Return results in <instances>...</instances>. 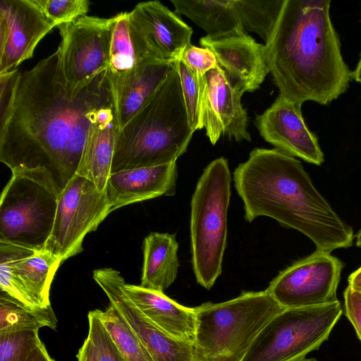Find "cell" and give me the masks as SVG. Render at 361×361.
Listing matches in <instances>:
<instances>
[{"label": "cell", "mask_w": 361, "mask_h": 361, "mask_svg": "<svg viewBox=\"0 0 361 361\" xmlns=\"http://www.w3.org/2000/svg\"><path fill=\"white\" fill-rule=\"evenodd\" d=\"M114 100L109 68L73 89L56 50L21 73L11 116L0 132V161L12 174L59 196L77 174L97 113Z\"/></svg>", "instance_id": "cell-1"}, {"label": "cell", "mask_w": 361, "mask_h": 361, "mask_svg": "<svg viewBox=\"0 0 361 361\" xmlns=\"http://www.w3.org/2000/svg\"><path fill=\"white\" fill-rule=\"evenodd\" d=\"M330 0H285L264 44L279 94L302 104L327 105L349 87L352 72L330 18Z\"/></svg>", "instance_id": "cell-2"}, {"label": "cell", "mask_w": 361, "mask_h": 361, "mask_svg": "<svg viewBox=\"0 0 361 361\" xmlns=\"http://www.w3.org/2000/svg\"><path fill=\"white\" fill-rule=\"evenodd\" d=\"M245 219L267 216L308 237L319 251L353 245V228L313 185L301 162L277 149L255 148L233 172Z\"/></svg>", "instance_id": "cell-3"}, {"label": "cell", "mask_w": 361, "mask_h": 361, "mask_svg": "<svg viewBox=\"0 0 361 361\" xmlns=\"http://www.w3.org/2000/svg\"><path fill=\"white\" fill-rule=\"evenodd\" d=\"M193 133L176 62L152 97L118 130L111 173L175 162Z\"/></svg>", "instance_id": "cell-4"}, {"label": "cell", "mask_w": 361, "mask_h": 361, "mask_svg": "<svg viewBox=\"0 0 361 361\" xmlns=\"http://www.w3.org/2000/svg\"><path fill=\"white\" fill-rule=\"evenodd\" d=\"M195 309L193 361H243L263 326L284 310L266 290Z\"/></svg>", "instance_id": "cell-5"}, {"label": "cell", "mask_w": 361, "mask_h": 361, "mask_svg": "<svg viewBox=\"0 0 361 361\" xmlns=\"http://www.w3.org/2000/svg\"><path fill=\"white\" fill-rule=\"evenodd\" d=\"M231 182L227 159H216L204 169L191 200L192 264L197 282L207 290L222 272Z\"/></svg>", "instance_id": "cell-6"}, {"label": "cell", "mask_w": 361, "mask_h": 361, "mask_svg": "<svg viewBox=\"0 0 361 361\" xmlns=\"http://www.w3.org/2000/svg\"><path fill=\"white\" fill-rule=\"evenodd\" d=\"M343 310L338 300L284 309L263 326L243 361H298L328 339Z\"/></svg>", "instance_id": "cell-7"}, {"label": "cell", "mask_w": 361, "mask_h": 361, "mask_svg": "<svg viewBox=\"0 0 361 361\" xmlns=\"http://www.w3.org/2000/svg\"><path fill=\"white\" fill-rule=\"evenodd\" d=\"M58 196L39 183L12 174L0 200V243L44 250L55 221Z\"/></svg>", "instance_id": "cell-8"}, {"label": "cell", "mask_w": 361, "mask_h": 361, "mask_svg": "<svg viewBox=\"0 0 361 361\" xmlns=\"http://www.w3.org/2000/svg\"><path fill=\"white\" fill-rule=\"evenodd\" d=\"M106 191L100 192L85 177L75 175L58 196L54 228L44 250L63 262L82 251L85 235L111 212Z\"/></svg>", "instance_id": "cell-9"}, {"label": "cell", "mask_w": 361, "mask_h": 361, "mask_svg": "<svg viewBox=\"0 0 361 361\" xmlns=\"http://www.w3.org/2000/svg\"><path fill=\"white\" fill-rule=\"evenodd\" d=\"M114 16H84L58 26L59 61L66 82L80 88L109 68Z\"/></svg>", "instance_id": "cell-10"}, {"label": "cell", "mask_w": 361, "mask_h": 361, "mask_svg": "<svg viewBox=\"0 0 361 361\" xmlns=\"http://www.w3.org/2000/svg\"><path fill=\"white\" fill-rule=\"evenodd\" d=\"M342 268L330 252L316 250L281 271L266 290L284 309L334 302Z\"/></svg>", "instance_id": "cell-11"}, {"label": "cell", "mask_w": 361, "mask_h": 361, "mask_svg": "<svg viewBox=\"0 0 361 361\" xmlns=\"http://www.w3.org/2000/svg\"><path fill=\"white\" fill-rule=\"evenodd\" d=\"M129 30L143 61L180 59L191 44L192 28L158 1L137 4L128 12Z\"/></svg>", "instance_id": "cell-12"}, {"label": "cell", "mask_w": 361, "mask_h": 361, "mask_svg": "<svg viewBox=\"0 0 361 361\" xmlns=\"http://www.w3.org/2000/svg\"><path fill=\"white\" fill-rule=\"evenodd\" d=\"M96 283L135 331L154 361H193V343L179 340L152 324L126 295L120 272L102 268L93 272Z\"/></svg>", "instance_id": "cell-13"}, {"label": "cell", "mask_w": 361, "mask_h": 361, "mask_svg": "<svg viewBox=\"0 0 361 361\" xmlns=\"http://www.w3.org/2000/svg\"><path fill=\"white\" fill-rule=\"evenodd\" d=\"M302 104L279 94L272 105L256 118L261 136L277 149L317 166L324 154L317 136L307 128Z\"/></svg>", "instance_id": "cell-14"}, {"label": "cell", "mask_w": 361, "mask_h": 361, "mask_svg": "<svg viewBox=\"0 0 361 361\" xmlns=\"http://www.w3.org/2000/svg\"><path fill=\"white\" fill-rule=\"evenodd\" d=\"M203 124L206 135L214 145L222 135L236 142H250L247 115L243 107L244 92L233 85L218 65L205 74Z\"/></svg>", "instance_id": "cell-15"}, {"label": "cell", "mask_w": 361, "mask_h": 361, "mask_svg": "<svg viewBox=\"0 0 361 361\" xmlns=\"http://www.w3.org/2000/svg\"><path fill=\"white\" fill-rule=\"evenodd\" d=\"M0 17L8 27L6 43L0 49V73L31 58L39 41L56 27L35 0H1Z\"/></svg>", "instance_id": "cell-16"}, {"label": "cell", "mask_w": 361, "mask_h": 361, "mask_svg": "<svg viewBox=\"0 0 361 361\" xmlns=\"http://www.w3.org/2000/svg\"><path fill=\"white\" fill-rule=\"evenodd\" d=\"M200 44L214 53L230 82L244 92L257 90L269 73L264 44L247 32L215 39L206 35Z\"/></svg>", "instance_id": "cell-17"}, {"label": "cell", "mask_w": 361, "mask_h": 361, "mask_svg": "<svg viewBox=\"0 0 361 361\" xmlns=\"http://www.w3.org/2000/svg\"><path fill=\"white\" fill-rule=\"evenodd\" d=\"M177 178L176 161L111 173L106 191L112 211L134 202L174 195Z\"/></svg>", "instance_id": "cell-18"}, {"label": "cell", "mask_w": 361, "mask_h": 361, "mask_svg": "<svg viewBox=\"0 0 361 361\" xmlns=\"http://www.w3.org/2000/svg\"><path fill=\"white\" fill-rule=\"evenodd\" d=\"M0 262L28 292L40 307L51 305L49 291L54 276L63 263L59 257L44 250L34 251L0 243Z\"/></svg>", "instance_id": "cell-19"}, {"label": "cell", "mask_w": 361, "mask_h": 361, "mask_svg": "<svg viewBox=\"0 0 361 361\" xmlns=\"http://www.w3.org/2000/svg\"><path fill=\"white\" fill-rule=\"evenodd\" d=\"M119 130L116 97L100 109L89 129L77 175L92 181L100 192L106 191Z\"/></svg>", "instance_id": "cell-20"}, {"label": "cell", "mask_w": 361, "mask_h": 361, "mask_svg": "<svg viewBox=\"0 0 361 361\" xmlns=\"http://www.w3.org/2000/svg\"><path fill=\"white\" fill-rule=\"evenodd\" d=\"M124 290L140 311L152 324L169 335L194 343L196 330L195 307H185L164 292L125 283Z\"/></svg>", "instance_id": "cell-21"}, {"label": "cell", "mask_w": 361, "mask_h": 361, "mask_svg": "<svg viewBox=\"0 0 361 361\" xmlns=\"http://www.w3.org/2000/svg\"><path fill=\"white\" fill-rule=\"evenodd\" d=\"M176 62H142L120 83L114 84L119 130L152 97L174 68Z\"/></svg>", "instance_id": "cell-22"}, {"label": "cell", "mask_w": 361, "mask_h": 361, "mask_svg": "<svg viewBox=\"0 0 361 361\" xmlns=\"http://www.w3.org/2000/svg\"><path fill=\"white\" fill-rule=\"evenodd\" d=\"M174 234L154 232L143 241L142 287L164 292L176 280L179 262Z\"/></svg>", "instance_id": "cell-23"}, {"label": "cell", "mask_w": 361, "mask_h": 361, "mask_svg": "<svg viewBox=\"0 0 361 361\" xmlns=\"http://www.w3.org/2000/svg\"><path fill=\"white\" fill-rule=\"evenodd\" d=\"M183 14L203 29L210 38L245 33L233 0H171Z\"/></svg>", "instance_id": "cell-24"}, {"label": "cell", "mask_w": 361, "mask_h": 361, "mask_svg": "<svg viewBox=\"0 0 361 361\" xmlns=\"http://www.w3.org/2000/svg\"><path fill=\"white\" fill-rule=\"evenodd\" d=\"M114 18L109 71L114 84L118 85L145 61L139 57L130 37L128 12L118 13Z\"/></svg>", "instance_id": "cell-25"}, {"label": "cell", "mask_w": 361, "mask_h": 361, "mask_svg": "<svg viewBox=\"0 0 361 361\" xmlns=\"http://www.w3.org/2000/svg\"><path fill=\"white\" fill-rule=\"evenodd\" d=\"M56 326L57 319L51 305L29 308L1 293L0 334L22 330H39L44 326L56 330Z\"/></svg>", "instance_id": "cell-26"}, {"label": "cell", "mask_w": 361, "mask_h": 361, "mask_svg": "<svg viewBox=\"0 0 361 361\" xmlns=\"http://www.w3.org/2000/svg\"><path fill=\"white\" fill-rule=\"evenodd\" d=\"M99 316L125 361H154L118 310L110 305Z\"/></svg>", "instance_id": "cell-27"}, {"label": "cell", "mask_w": 361, "mask_h": 361, "mask_svg": "<svg viewBox=\"0 0 361 361\" xmlns=\"http://www.w3.org/2000/svg\"><path fill=\"white\" fill-rule=\"evenodd\" d=\"M285 0H233L245 32L257 34L266 43L279 19Z\"/></svg>", "instance_id": "cell-28"}, {"label": "cell", "mask_w": 361, "mask_h": 361, "mask_svg": "<svg viewBox=\"0 0 361 361\" xmlns=\"http://www.w3.org/2000/svg\"><path fill=\"white\" fill-rule=\"evenodd\" d=\"M183 96L190 126L195 132L204 128L205 75L192 71L181 60L177 61Z\"/></svg>", "instance_id": "cell-29"}, {"label": "cell", "mask_w": 361, "mask_h": 361, "mask_svg": "<svg viewBox=\"0 0 361 361\" xmlns=\"http://www.w3.org/2000/svg\"><path fill=\"white\" fill-rule=\"evenodd\" d=\"M38 329L0 334V361H26L41 343Z\"/></svg>", "instance_id": "cell-30"}, {"label": "cell", "mask_w": 361, "mask_h": 361, "mask_svg": "<svg viewBox=\"0 0 361 361\" xmlns=\"http://www.w3.org/2000/svg\"><path fill=\"white\" fill-rule=\"evenodd\" d=\"M56 26L86 16L90 2L87 0H35Z\"/></svg>", "instance_id": "cell-31"}, {"label": "cell", "mask_w": 361, "mask_h": 361, "mask_svg": "<svg viewBox=\"0 0 361 361\" xmlns=\"http://www.w3.org/2000/svg\"><path fill=\"white\" fill-rule=\"evenodd\" d=\"M87 337L94 344L99 361H125L95 310L88 313Z\"/></svg>", "instance_id": "cell-32"}, {"label": "cell", "mask_w": 361, "mask_h": 361, "mask_svg": "<svg viewBox=\"0 0 361 361\" xmlns=\"http://www.w3.org/2000/svg\"><path fill=\"white\" fill-rule=\"evenodd\" d=\"M20 75L17 68L0 73V132L11 116Z\"/></svg>", "instance_id": "cell-33"}, {"label": "cell", "mask_w": 361, "mask_h": 361, "mask_svg": "<svg viewBox=\"0 0 361 361\" xmlns=\"http://www.w3.org/2000/svg\"><path fill=\"white\" fill-rule=\"evenodd\" d=\"M181 60L192 71L200 75L218 66L214 53L205 47H197L192 44L183 51Z\"/></svg>", "instance_id": "cell-34"}, {"label": "cell", "mask_w": 361, "mask_h": 361, "mask_svg": "<svg viewBox=\"0 0 361 361\" xmlns=\"http://www.w3.org/2000/svg\"><path fill=\"white\" fill-rule=\"evenodd\" d=\"M345 312L361 341V293L348 286L344 292Z\"/></svg>", "instance_id": "cell-35"}, {"label": "cell", "mask_w": 361, "mask_h": 361, "mask_svg": "<svg viewBox=\"0 0 361 361\" xmlns=\"http://www.w3.org/2000/svg\"><path fill=\"white\" fill-rule=\"evenodd\" d=\"M78 361H99L97 350L90 339L87 337L77 354Z\"/></svg>", "instance_id": "cell-36"}, {"label": "cell", "mask_w": 361, "mask_h": 361, "mask_svg": "<svg viewBox=\"0 0 361 361\" xmlns=\"http://www.w3.org/2000/svg\"><path fill=\"white\" fill-rule=\"evenodd\" d=\"M26 361H55L49 355L46 347L41 343L31 353Z\"/></svg>", "instance_id": "cell-37"}, {"label": "cell", "mask_w": 361, "mask_h": 361, "mask_svg": "<svg viewBox=\"0 0 361 361\" xmlns=\"http://www.w3.org/2000/svg\"><path fill=\"white\" fill-rule=\"evenodd\" d=\"M348 287L353 290L361 293V267L349 276Z\"/></svg>", "instance_id": "cell-38"}, {"label": "cell", "mask_w": 361, "mask_h": 361, "mask_svg": "<svg viewBox=\"0 0 361 361\" xmlns=\"http://www.w3.org/2000/svg\"><path fill=\"white\" fill-rule=\"evenodd\" d=\"M352 77L356 82L361 83V53L357 64L352 72Z\"/></svg>", "instance_id": "cell-39"}, {"label": "cell", "mask_w": 361, "mask_h": 361, "mask_svg": "<svg viewBox=\"0 0 361 361\" xmlns=\"http://www.w3.org/2000/svg\"><path fill=\"white\" fill-rule=\"evenodd\" d=\"M356 245L357 247H361V228L356 235Z\"/></svg>", "instance_id": "cell-40"}, {"label": "cell", "mask_w": 361, "mask_h": 361, "mask_svg": "<svg viewBox=\"0 0 361 361\" xmlns=\"http://www.w3.org/2000/svg\"><path fill=\"white\" fill-rule=\"evenodd\" d=\"M298 361H317V360L314 358H308V359L304 358V359L298 360Z\"/></svg>", "instance_id": "cell-41"}]
</instances>
